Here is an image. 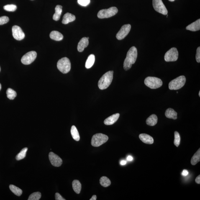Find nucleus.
Listing matches in <instances>:
<instances>
[{
  "label": "nucleus",
  "mask_w": 200,
  "mask_h": 200,
  "mask_svg": "<svg viewBox=\"0 0 200 200\" xmlns=\"http://www.w3.org/2000/svg\"><path fill=\"white\" fill-rule=\"evenodd\" d=\"M137 56V48L132 47L129 49L127 53V57L124 60V68L125 70L130 69L132 65L135 63Z\"/></svg>",
  "instance_id": "1"
},
{
  "label": "nucleus",
  "mask_w": 200,
  "mask_h": 200,
  "mask_svg": "<svg viewBox=\"0 0 200 200\" xmlns=\"http://www.w3.org/2000/svg\"><path fill=\"white\" fill-rule=\"evenodd\" d=\"M113 75L114 71H108L100 78L98 83V87L100 89H105L110 86L112 81Z\"/></svg>",
  "instance_id": "2"
},
{
  "label": "nucleus",
  "mask_w": 200,
  "mask_h": 200,
  "mask_svg": "<svg viewBox=\"0 0 200 200\" xmlns=\"http://www.w3.org/2000/svg\"><path fill=\"white\" fill-rule=\"evenodd\" d=\"M144 83L147 86L152 89H156L160 87L163 84L160 79L155 77L149 76L145 78Z\"/></svg>",
  "instance_id": "3"
},
{
  "label": "nucleus",
  "mask_w": 200,
  "mask_h": 200,
  "mask_svg": "<svg viewBox=\"0 0 200 200\" xmlns=\"http://www.w3.org/2000/svg\"><path fill=\"white\" fill-rule=\"evenodd\" d=\"M57 68L63 73H68L71 69V63L69 59L66 57L60 59L57 63Z\"/></svg>",
  "instance_id": "4"
},
{
  "label": "nucleus",
  "mask_w": 200,
  "mask_h": 200,
  "mask_svg": "<svg viewBox=\"0 0 200 200\" xmlns=\"http://www.w3.org/2000/svg\"><path fill=\"white\" fill-rule=\"evenodd\" d=\"M186 81V77L184 76H179L170 82L169 88L170 90L179 89L184 86Z\"/></svg>",
  "instance_id": "5"
},
{
  "label": "nucleus",
  "mask_w": 200,
  "mask_h": 200,
  "mask_svg": "<svg viewBox=\"0 0 200 200\" xmlns=\"http://www.w3.org/2000/svg\"><path fill=\"white\" fill-rule=\"evenodd\" d=\"M108 137L105 134L99 133L95 134L91 140V145L93 147H99L105 143L108 140Z\"/></svg>",
  "instance_id": "6"
},
{
  "label": "nucleus",
  "mask_w": 200,
  "mask_h": 200,
  "mask_svg": "<svg viewBox=\"0 0 200 200\" xmlns=\"http://www.w3.org/2000/svg\"><path fill=\"white\" fill-rule=\"evenodd\" d=\"M118 11V9L115 7H111L108 9L101 10L98 13V17L100 19L107 18L115 15Z\"/></svg>",
  "instance_id": "7"
},
{
  "label": "nucleus",
  "mask_w": 200,
  "mask_h": 200,
  "mask_svg": "<svg viewBox=\"0 0 200 200\" xmlns=\"http://www.w3.org/2000/svg\"><path fill=\"white\" fill-rule=\"evenodd\" d=\"M178 52L176 47H173L165 53L164 59L167 62L176 61L178 58Z\"/></svg>",
  "instance_id": "8"
},
{
  "label": "nucleus",
  "mask_w": 200,
  "mask_h": 200,
  "mask_svg": "<svg viewBox=\"0 0 200 200\" xmlns=\"http://www.w3.org/2000/svg\"><path fill=\"white\" fill-rule=\"evenodd\" d=\"M152 4L154 9L157 12L163 15H167L168 11L162 0H153Z\"/></svg>",
  "instance_id": "9"
},
{
  "label": "nucleus",
  "mask_w": 200,
  "mask_h": 200,
  "mask_svg": "<svg viewBox=\"0 0 200 200\" xmlns=\"http://www.w3.org/2000/svg\"><path fill=\"white\" fill-rule=\"evenodd\" d=\"M37 56V52L34 51H32L27 52L24 55L21 59V61L24 65H29L35 60Z\"/></svg>",
  "instance_id": "10"
},
{
  "label": "nucleus",
  "mask_w": 200,
  "mask_h": 200,
  "mask_svg": "<svg viewBox=\"0 0 200 200\" xmlns=\"http://www.w3.org/2000/svg\"><path fill=\"white\" fill-rule=\"evenodd\" d=\"M131 27L130 24H124L123 26L116 35V38L118 40H121L125 38L130 32Z\"/></svg>",
  "instance_id": "11"
},
{
  "label": "nucleus",
  "mask_w": 200,
  "mask_h": 200,
  "mask_svg": "<svg viewBox=\"0 0 200 200\" xmlns=\"http://www.w3.org/2000/svg\"><path fill=\"white\" fill-rule=\"evenodd\" d=\"M12 35L14 38L18 40H21L24 38L25 35L22 29L19 26L15 25L12 28Z\"/></svg>",
  "instance_id": "12"
},
{
  "label": "nucleus",
  "mask_w": 200,
  "mask_h": 200,
  "mask_svg": "<svg viewBox=\"0 0 200 200\" xmlns=\"http://www.w3.org/2000/svg\"><path fill=\"white\" fill-rule=\"evenodd\" d=\"M49 158L51 163L53 166L55 167L61 166L62 164V160L56 154L53 152H50L49 154Z\"/></svg>",
  "instance_id": "13"
},
{
  "label": "nucleus",
  "mask_w": 200,
  "mask_h": 200,
  "mask_svg": "<svg viewBox=\"0 0 200 200\" xmlns=\"http://www.w3.org/2000/svg\"><path fill=\"white\" fill-rule=\"evenodd\" d=\"M119 116L120 114L119 113L113 115L105 120L104 123L106 125H112L117 121Z\"/></svg>",
  "instance_id": "14"
},
{
  "label": "nucleus",
  "mask_w": 200,
  "mask_h": 200,
  "mask_svg": "<svg viewBox=\"0 0 200 200\" xmlns=\"http://www.w3.org/2000/svg\"><path fill=\"white\" fill-rule=\"evenodd\" d=\"M89 45L88 39L86 37H83L80 40L78 44V50L79 52H83L84 49L88 46Z\"/></svg>",
  "instance_id": "15"
},
{
  "label": "nucleus",
  "mask_w": 200,
  "mask_h": 200,
  "mask_svg": "<svg viewBox=\"0 0 200 200\" xmlns=\"http://www.w3.org/2000/svg\"><path fill=\"white\" fill-rule=\"evenodd\" d=\"M139 138L144 143L147 144H152L153 143V137L150 136L145 134H142L139 135Z\"/></svg>",
  "instance_id": "16"
},
{
  "label": "nucleus",
  "mask_w": 200,
  "mask_h": 200,
  "mask_svg": "<svg viewBox=\"0 0 200 200\" xmlns=\"http://www.w3.org/2000/svg\"><path fill=\"white\" fill-rule=\"evenodd\" d=\"M187 30L193 32L200 30V19H198L195 22L189 25L186 27Z\"/></svg>",
  "instance_id": "17"
},
{
  "label": "nucleus",
  "mask_w": 200,
  "mask_h": 200,
  "mask_svg": "<svg viewBox=\"0 0 200 200\" xmlns=\"http://www.w3.org/2000/svg\"><path fill=\"white\" fill-rule=\"evenodd\" d=\"M76 19V17L73 14L69 13H67L64 15L63 20H62V24H67L69 22H73Z\"/></svg>",
  "instance_id": "18"
},
{
  "label": "nucleus",
  "mask_w": 200,
  "mask_h": 200,
  "mask_svg": "<svg viewBox=\"0 0 200 200\" xmlns=\"http://www.w3.org/2000/svg\"><path fill=\"white\" fill-rule=\"evenodd\" d=\"M177 113L172 108H168L166 111L165 116L167 118L173 119H176L177 118Z\"/></svg>",
  "instance_id": "19"
},
{
  "label": "nucleus",
  "mask_w": 200,
  "mask_h": 200,
  "mask_svg": "<svg viewBox=\"0 0 200 200\" xmlns=\"http://www.w3.org/2000/svg\"><path fill=\"white\" fill-rule=\"evenodd\" d=\"M50 38L56 41H60L63 39V36L62 34L57 31H53L50 34Z\"/></svg>",
  "instance_id": "20"
},
{
  "label": "nucleus",
  "mask_w": 200,
  "mask_h": 200,
  "mask_svg": "<svg viewBox=\"0 0 200 200\" xmlns=\"http://www.w3.org/2000/svg\"><path fill=\"white\" fill-rule=\"evenodd\" d=\"M158 117L156 115H152L147 119V124L150 126H155L158 122Z\"/></svg>",
  "instance_id": "21"
},
{
  "label": "nucleus",
  "mask_w": 200,
  "mask_h": 200,
  "mask_svg": "<svg viewBox=\"0 0 200 200\" xmlns=\"http://www.w3.org/2000/svg\"><path fill=\"white\" fill-rule=\"evenodd\" d=\"M62 6L58 5L55 8V12L53 15V19L54 20L58 21L60 20L62 11Z\"/></svg>",
  "instance_id": "22"
},
{
  "label": "nucleus",
  "mask_w": 200,
  "mask_h": 200,
  "mask_svg": "<svg viewBox=\"0 0 200 200\" xmlns=\"http://www.w3.org/2000/svg\"><path fill=\"white\" fill-rule=\"evenodd\" d=\"M73 187L74 191L77 194H79L81 190V184L78 180H75L73 182Z\"/></svg>",
  "instance_id": "23"
},
{
  "label": "nucleus",
  "mask_w": 200,
  "mask_h": 200,
  "mask_svg": "<svg viewBox=\"0 0 200 200\" xmlns=\"http://www.w3.org/2000/svg\"><path fill=\"white\" fill-rule=\"evenodd\" d=\"M95 56L93 54L90 55L88 56L87 60L86 63H85V67L87 69L91 68L93 66L95 63Z\"/></svg>",
  "instance_id": "24"
},
{
  "label": "nucleus",
  "mask_w": 200,
  "mask_h": 200,
  "mask_svg": "<svg viewBox=\"0 0 200 200\" xmlns=\"http://www.w3.org/2000/svg\"><path fill=\"white\" fill-rule=\"evenodd\" d=\"M71 134L73 139L76 141H79L80 140V136L78 131L75 126H73L71 127Z\"/></svg>",
  "instance_id": "25"
},
{
  "label": "nucleus",
  "mask_w": 200,
  "mask_h": 200,
  "mask_svg": "<svg viewBox=\"0 0 200 200\" xmlns=\"http://www.w3.org/2000/svg\"><path fill=\"white\" fill-rule=\"evenodd\" d=\"M200 161V149H199L194 155L193 156L191 160V164L193 165H196L198 162Z\"/></svg>",
  "instance_id": "26"
},
{
  "label": "nucleus",
  "mask_w": 200,
  "mask_h": 200,
  "mask_svg": "<svg viewBox=\"0 0 200 200\" xmlns=\"http://www.w3.org/2000/svg\"><path fill=\"white\" fill-rule=\"evenodd\" d=\"M100 184L104 187H107L111 184L110 180L106 176L102 177L100 179Z\"/></svg>",
  "instance_id": "27"
},
{
  "label": "nucleus",
  "mask_w": 200,
  "mask_h": 200,
  "mask_svg": "<svg viewBox=\"0 0 200 200\" xmlns=\"http://www.w3.org/2000/svg\"><path fill=\"white\" fill-rule=\"evenodd\" d=\"M10 189L16 196H20L22 193V191L19 188L14 185H11L9 186Z\"/></svg>",
  "instance_id": "28"
},
{
  "label": "nucleus",
  "mask_w": 200,
  "mask_h": 200,
  "mask_svg": "<svg viewBox=\"0 0 200 200\" xmlns=\"http://www.w3.org/2000/svg\"><path fill=\"white\" fill-rule=\"evenodd\" d=\"M28 150L27 147H24L23 149L18 154L16 157V160H22L26 157V153Z\"/></svg>",
  "instance_id": "29"
},
{
  "label": "nucleus",
  "mask_w": 200,
  "mask_h": 200,
  "mask_svg": "<svg viewBox=\"0 0 200 200\" xmlns=\"http://www.w3.org/2000/svg\"><path fill=\"white\" fill-rule=\"evenodd\" d=\"M6 94L8 98L9 99L13 100L17 96V93L14 90L11 88H8L6 91Z\"/></svg>",
  "instance_id": "30"
},
{
  "label": "nucleus",
  "mask_w": 200,
  "mask_h": 200,
  "mask_svg": "<svg viewBox=\"0 0 200 200\" xmlns=\"http://www.w3.org/2000/svg\"><path fill=\"white\" fill-rule=\"evenodd\" d=\"M41 197V194L40 192H34L29 196L28 200H39Z\"/></svg>",
  "instance_id": "31"
},
{
  "label": "nucleus",
  "mask_w": 200,
  "mask_h": 200,
  "mask_svg": "<svg viewBox=\"0 0 200 200\" xmlns=\"http://www.w3.org/2000/svg\"><path fill=\"white\" fill-rule=\"evenodd\" d=\"M175 139L174 141V144L176 147H178L180 144L181 142V137L179 133L177 131H175L174 132Z\"/></svg>",
  "instance_id": "32"
},
{
  "label": "nucleus",
  "mask_w": 200,
  "mask_h": 200,
  "mask_svg": "<svg viewBox=\"0 0 200 200\" xmlns=\"http://www.w3.org/2000/svg\"><path fill=\"white\" fill-rule=\"evenodd\" d=\"M4 8L6 11L9 12H14L17 9V6L13 4L7 5L5 6Z\"/></svg>",
  "instance_id": "33"
},
{
  "label": "nucleus",
  "mask_w": 200,
  "mask_h": 200,
  "mask_svg": "<svg viewBox=\"0 0 200 200\" xmlns=\"http://www.w3.org/2000/svg\"><path fill=\"white\" fill-rule=\"evenodd\" d=\"M9 18L6 16H3L0 17V25L7 23L9 21Z\"/></svg>",
  "instance_id": "34"
},
{
  "label": "nucleus",
  "mask_w": 200,
  "mask_h": 200,
  "mask_svg": "<svg viewBox=\"0 0 200 200\" xmlns=\"http://www.w3.org/2000/svg\"><path fill=\"white\" fill-rule=\"evenodd\" d=\"M78 2L81 5L86 6L89 4L90 0H78Z\"/></svg>",
  "instance_id": "35"
},
{
  "label": "nucleus",
  "mask_w": 200,
  "mask_h": 200,
  "mask_svg": "<svg viewBox=\"0 0 200 200\" xmlns=\"http://www.w3.org/2000/svg\"><path fill=\"white\" fill-rule=\"evenodd\" d=\"M196 59L197 62L198 63L200 62V47H198L196 50Z\"/></svg>",
  "instance_id": "36"
},
{
  "label": "nucleus",
  "mask_w": 200,
  "mask_h": 200,
  "mask_svg": "<svg viewBox=\"0 0 200 200\" xmlns=\"http://www.w3.org/2000/svg\"><path fill=\"white\" fill-rule=\"evenodd\" d=\"M55 199L56 200H65L64 198L62 197L61 195L58 193H56L55 195Z\"/></svg>",
  "instance_id": "37"
},
{
  "label": "nucleus",
  "mask_w": 200,
  "mask_h": 200,
  "mask_svg": "<svg viewBox=\"0 0 200 200\" xmlns=\"http://www.w3.org/2000/svg\"><path fill=\"white\" fill-rule=\"evenodd\" d=\"M189 173L187 170H183L182 172V174L183 176H186Z\"/></svg>",
  "instance_id": "38"
},
{
  "label": "nucleus",
  "mask_w": 200,
  "mask_h": 200,
  "mask_svg": "<svg viewBox=\"0 0 200 200\" xmlns=\"http://www.w3.org/2000/svg\"><path fill=\"white\" fill-rule=\"evenodd\" d=\"M195 182L196 183H197L198 184H200V175H199V176L196 177L195 179Z\"/></svg>",
  "instance_id": "39"
},
{
  "label": "nucleus",
  "mask_w": 200,
  "mask_h": 200,
  "mask_svg": "<svg viewBox=\"0 0 200 200\" xmlns=\"http://www.w3.org/2000/svg\"><path fill=\"white\" fill-rule=\"evenodd\" d=\"M127 160H128V161H132V160H133V157L132 156H128L127 157Z\"/></svg>",
  "instance_id": "40"
},
{
  "label": "nucleus",
  "mask_w": 200,
  "mask_h": 200,
  "mask_svg": "<svg viewBox=\"0 0 200 200\" xmlns=\"http://www.w3.org/2000/svg\"><path fill=\"white\" fill-rule=\"evenodd\" d=\"M120 163L121 165H126V163H127V161L124 160H123Z\"/></svg>",
  "instance_id": "41"
},
{
  "label": "nucleus",
  "mask_w": 200,
  "mask_h": 200,
  "mask_svg": "<svg viewBox=\"0 0 200 200\" xmlns=\"http://www.w3.org/2000/svg\"><path fill=\"white\" fill-rule=\"evenodd\" d=\"M96 196L95 195H93L92 197L91 198V199H90V200H96Z\"/></svg>",
  "instance_id": "42"
},
{
  "label": "nucleus",
  "mask_w": 200,
  "mask_h": 200,
  "mask_svg": "<svg viewBox=\"0 0 200 200\" xmlns=\"http://www.w3.org/2000/svg\"><path fill=\"white\" fill-rule=\"evenodd\" d=\"M1 88H2L1 85V83H0V91H1Z\"/></svg>",
  "instance_id": "43"
},
{
  "label": "nucleus",
  "mask_w": 200,
  "mask_h": 200,
  "mask_svg": "<svg viewBox=\"0 0 200 200\" xmlns=\"http://www.w3.org/2000/svg\"><path fill=\"white\" fill-rule=\"evenodd\" d=\"M168 1H169L170 2H173L175 1V0H168Z\"/></svg>",
  "instance_id": "44"
},
{
  "label": "nucleus",
  "mask_w": 200,
  "mask_h": 200,
  "mask_svg": "<svg viewBox=\"0 0 200 200\" xmlns=\"http://www.w3.org/2000/svg\"><path fill=\"white\" fill-rule=\"evenodd\" d=\"M199 95L200 96V91L199 92Z\"/></svg>",
  "instance_id": "45"
},
{
  "label": "nucleus",
  "mask_w": 200,
  "mask_h": 200,
  "mask_svg": "<svg viewBox=\"0 0 200 200\" xmlns=\"http://www.w3.org/2000/svg\"><path fill=\"white\" fill-rule=\"evenodd\" d=\"M1 67H0V72H1Z\"/></svg>",
  "instance_id": "46"
}]
</instances>
